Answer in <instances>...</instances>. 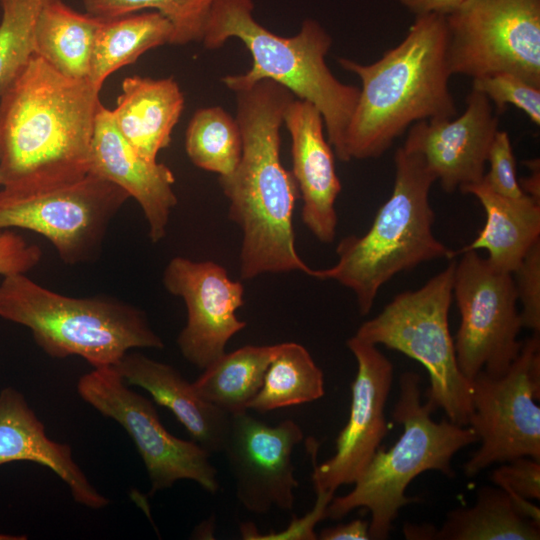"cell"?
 Returning <instances> with one entry per match:
<instances>
[{"instance_id":"22","label":"cell","mask_w":540,"mask_h":540,"mask_svg":"<svg viewBox=\"0 0 540 540\" xmlns=\"http://www.w3.org/2000/svg\"><path fill=\"white\" fill-rule=\"evenodd\" d=\"M184 109V96L172 78L126 77L116 106L110 110L121 135L145 159L157 161L167 148Z\"/></svg>"},{"instance_id":"34","label":"cell","mask_w":540,"mask_h":540,"mask_svg":"<svg viewBox=\"0 0 540 540\" xmlns=\"http://www.w3.org/2000/svg\"><path fill=\"white\" fill-rule=\"evenodd\" d=\"M518 300L522 304L520 312L522 326L540 333V240L526 253L513 273Z\"/></svg>"},{"instance_id":"11","label":"cell","mask_w":540,"mask_h":540,"mask_svg":"<svg viewBox=\"0 0 540 540\" xmlns=\"http://www.w3.org/2000/svg\"><path fill=\"white\" fill-rule=\"evenodd\" d=\"M446 24L451 75L507 72L540 87V0H465Z\"/></svg>"},{"instance_id":"10","label":"cell","mask_w":540,"mask_h":540,"mask_svg":"<svg viewBox=\"0 0 540 540\" xmlns=\"http://www.w3.org/2000/svg\"><path fill=\"white\" fill-rule=\"evenodd\" d=\"M539 398L540 337L533 334L506 373L491 376L481 371L471 380L468 426L481 446L463 465L466 476L519 457L540 461Z\"/></svg>"},{"instance_id":"12","label":"cell","mask_w":540,"mask_h":540,"mask_svg":"<svg viewBox=\"0 0 540 540\" xmlns=\"http://www.w3.org/2000/svg\"><path fill=\"white\" fill-rule=\"evenodd\" d=\"M456 262L453 295L460 313L454 348L458 367L472 380L479 372L501 376L521 352L523 328L513 274L494 268L475 250Z\"/></svg>"},{"instance_id":"1","label":"cell","mask_w":540,"mask_h":540,"mask_svg":"<svg viewBox=\"0 0 540 540\" xmlns=\"http://www.w3.org/2000/svg\"><path fill=\"white\" fill-rule=\"evenodd\" d=\"M242 154L236 169L219 176L229 201V218L242 230L240 274L300 271L316 278L317 269L298 255L293 212L299 189L280 160V128L294 95L271 80L233 92Z\"/></svg>"},{"instance_id":"38","label":"cell","mask_w":540,"mask_h":540,"mask_svg":"<svg viewBox=\"0 0 540 540\" xmlns=\"http://www.w3.org/2000/svg\"><path fill=\"white\" fill-rule=\"evenodd\" d=\"M321 540H369V521L355 519L348 523H340L321 530Z\"/></svg>"},{"instance_id":"27","label":"cell","mask_w":540,"mask_h":540,"mask_svg":"<svg viewBox=\"0 0 540 540\" xmlns=\"http://www.w3.org/2000/svg\"><path fill=\"white\" fill-rule=\"evenodd\" d=\"M539 527L521 516L509 495L499 487H482L470 508H457L447 514L441 540H538Z\"/></svg>"},{"instance_id":"32","label":"cell","mask_w":540,"mask_h":540,"mask_svg":"<svg viewBox=\"0 0 540 540\" xmlns=\"http://www.w3.org/2000/svg\"><path fill=\"white\" fill-rule=\"evenodd\" d=\"M472 89L483 93L492 103L497 115L508 104L522 110L530 120L540 125V87L507 72L472 79Z\"/></svg>"},{"instance_id":"31","label":"cell","mask_w":540,"mask_h":540,"mask_svg":"<svg viewBox=\"0 0 540 540\" xmlns=\"http://www.w3.org/2000/svg\"><path fill=\"white\" fill-rule=\"evenodd\" d=\"M215 0H82L87 14L108 20L153 10L168 19L173 27L171 45L201 42Z\"/></svg>"},{"instance_id":"30","label":"cell","mask_w":540,"mask_h":540,"mask_svg":"<svg viewBox=\"0 0 540 540\" xmlns=\"http://www.w3.org/2000/svg\"><path fill=\"white\" fill-rule=\"evenodd\" d=\"M50 1L0 0V97L35 55L38 18Z\"/></svg>"},{"instance_id":"42","label":"cell","mask_w":540,"mask_h":540,"mask_svg":"<svg viewBox=\"0 0 540 540\" xmlns=\"http://www.w3.org/2000/svg\"><path fill=\"white\" fill-rule=\"evenodd\" d=\"M26 539H27L26 536L0 534V540H26Z\"/></svg>"},{"instance_id":"4","label":"cell","mask_w":540,"mask_h":540,"mask_svg":"<svg viewBox=\"0 0 540 540\" xmlns=\"http://www.w3.org/2000/svg\"><path fill=\"white\" fill-rule=\"evenodd\" d=\"M253 9L252 0H215L212 5L201 41L204 46L217 49L229 38H237L252 57L246 73L227 75L223 83L235 92L271 80L310 102L323 117L335 156L347 162L346 135L360 89L340 82L328 68L325 57L331 36L310 18L292 37L274 34L255 20Z\"/></svg>"},{"instance_id":"13","label":"cell","mask_w":540,"mask_h":540,"mask_svg":"<svg viewBox=\"0 0 540 540\" xmlns=\"http://www.w3.org/2000/svg\"><path fill=\"white\" fill-rule=\"evenodd\" d=\"M77 391L85 402L126 430L143 460L152 494L179 480L194 481L211 494L219 490L211 453L197 442L167 431L153 403L129 389L113 366L94 368L83 375Z\"/></svg>"},{"instance_id":"41","label":"cell","mask_w":540,"mask_h":540,"mask_svg":"<svg viewBox=\"0 0 540 540\" xmlns=\"http://www.w3.org/2000/svg\"><path fill=\"white\" fill-rule=\"evenodd\" d=\"M436 532L433 527L406 525L404 533L407 539H436Z\"/></svg>"},{"instance_id":"16","label":"cell","mask_w":540,"mask_h":540,"mask_svg":"<svg viewBox=\"0 0 540 540\" xmlns=\"http://www.w3.org/2000/svg\"><path fill=\"white\" fill-rule=\"evenodd\" d=\"M346 344L357 362L350 414L336 439L334 455L319 465L313 460L316 492L334 494L340 486L353 484L388 432L385 406L393 382V364L376 345L355 335Z\"/></svg>"},{"instance_id":"20","label":"cell","mask_w":540,"mask_h":540,"mask_svg":"<svg viewBox=\"0 0 540 540\" xmlns=\"http://www.w3.org/2000/svg\"><path fill=\"white\" fill-rule=\"evenodd\" d=\"M19 460L51 469L81 505L100 509L109 504L73 460L70 446L48 438L43 423L23 395L8 387L0 393V466Z\"/></svg>"},{"instance_id":"7","label":"cell","mask_w":540,"mask_h":540,"mask_svg":"<svg viewBox=\"0 0 540 540\" xmlns=\"http://www.w3.org/2000/svg\"><path fill=\"white\" fill-rule=\"evenodd\" d=\"M420 383L415 372L401 375L392 414L403 426L401 436L388 450L377 449L349 493L332 498L326 518L338 520L356 508H366L371 513L370 539H387L400 509L419 501L405 495L410 482L431 470L452 477L453 456L478 441L468 425H457L448 419L433 420V409L427 402L421 403Z\"/></svg>"},{"instance_id":"40","label":"cell","mask_w":540,"mask_h":540,"mask_svg":"<svg viewBox=\"0 0 540 540\" xmlns=\"http://www.w3.org/2000/svg\"><path fill=\"white\" fill-rule=\"evenodd\" d=\"M527 166L532 173L519 182L521 189L536 202L540 203V171L539 159H533L527 162Z\"/></svg>"},{"instance_id":"14","label":"cell","mask_w":540,"mask_h":540,"mask_svg":"<svg viewBox=\"0 0 540 540\" xmlns=\"http://www.w3.org/2000/svg\"><path fill=\"white\" fill-rule=\"evenodd\" d=\"M303 438V430L293 420L271 426L247 411L231 415L222 452L236 497L246 510L266 514L274 507L293 509L299 484L292 454Z\"/></svg>"},{"instance_id":"6","label":"cell","mask_w":540,"mask_h":540,"mask_svg":"<svg viewBox=\"0 0 540 540\" xmlns=\"http://www.w3.org/2000/svg\"><path fill=\"white\" fill-rule=\"evenodd\" d=\"M0 317L29 328L50 357L77 355L94 368L113 366L134 348L164 347L137 307L108 296H65L25 274L1 281Z\"/></svg>"},{"instance_id":"19","label":"cell","mask_w":540,"mask_h":540,"mask_svg":"<svg viewBox=\"0 0 540 540\" xmlns=\"http://www.w3.org/2000/svg\"><path fill=\"white\" fill-rule=\"evenodd\" d=\"M283 124L291 136L292 175L303 200L302 221L321 242L336 236V200L342 186L335 169V154L325 138L320 111L310 102L294 98Z\"/></svg>"},{"instance_id":"3","label":"cell","mask_w":540,"mask_h":540,"mask_svg":"<svg viewBox=\"0 0 540 540\" xmlns=\"http://www.w3.org/2000/svg\"><path fill=\"white\" fill-rule=\"evenodd\" d=\"M446 17L415 16L405 38L368 65L339 58L361 89L345 141L346 161L378 158L411 125L457 115L449 89Z\"/></svg>"},{"instance_id":"25","label":"cell","mask_w":540,"mask_h":540,"mask_svg":"<svg viewBox=\"0 0 540 540\" xmlns=\"http://www.w3.org/2000/svg\"><path fill=\"white\" fill-rule=\"evenodd\" d=\"M172 39L171 23L157 11L102 20L92 49L89 82L100 92L113 72L134 63L150 49L171 45Z\"/></svg>"},{"instance_id":"29","label":"cell","mask_w":540,"mask_h":540,"mask_svg":"<svg viewBox=\"0 0 540 540\" xmlns=\"http://www.w3.org/2000/svg\"><path fill=\"white\" fill-rule=\"evenodd\" d=\"M185 149L195 166L219 176L229 175L242 154L240 127L222 107L201 108L188 124Z\"/></svg>"},{"instance_id":"17","label":"cell","mask_w":540,"mask_h":540,"mask_svg":"<svg viewBox=\"0 0 540 540\" xmlns=\"http://www.w3.org/2000/svg\"><path fill=\"white\" fill-rule=\"evenodd\" d=\"M466 110L457 118L423 120L408 129L406 151L422 158L447 193L480 182L499 115L491 101L474 89L466 97Z\"/></svg>"},{"instance_id":"33","label":"cell","mask_w":540,"mask_h":540,"mask_svg":"<svg viewBox=\"0 0 540 540\" xmlns=\"http://www.w3.org/2000/svg\"><path fill=\"white\" fill-rule=\"evenodd\" d=\"M487 162L490 168L482 180L492 191L511 199H522L527 196L516 178L515 157L506 131H497L489 149Z\"/></svg>"},{"instance_id":"2","label":"cell","mask_w":540,"mask_h":540,"mask_svg":"<svg viewBox=\"0 0 540 540\" xmlns=\"http://www.w3.org/2000/svg\"><path fill=\"white\" fill-rule=\"evenodd\" d=\"M100 92L34 55L0 97V185L49 184L89 172Z\"/></svg>"},{"instance_id":"28","label":"cell","mask_w":540,"mask_h":540,"mask_svg":"<svg viewBox=\"0 0 540 540\" xmlns=\"http://www.w3.org/2000/svg\"><path fill=\"white\" fill-rule=\"evenodd\" d=\"M324 393L323 372L308 350L295 342L280 343L248 409L265 413L313 402Z\"/></svg>"},{"instance_id":"35","label":"cell","mask_w":540,"mask_h":540,"mask_svg":"<svg viewBox=\"0 0 540 540\" xmlns=\"http://www.w3.org/2000/svg\"><path fill=\"white\" fill-rule=\"evenodd\" d=\"M492 481L509 496L540 499V461L519 457L499 466L492 473Z\"/></svg>"},{"instance_id":"37","label":"cell","mask_w":540,"mask_h":540,"mask_svg":"<svg viewBox=\"0 0 540 540\" xmlns=\"http://www.w3.org/2000/svg\"><path fill=\"white\" fill-rule=\"evenodd\" d=\"M41 249L19 234L4 229L0 232V275L26 274L38 265Z\"/></svg>"},{"instance_id":"24","label":"cell","mask_w":540,"mask_h":540,"mask_svg":"<svg viewBox=\"0 0 540 540\" xmlns=\"http://www.w3.org/2000/svg\"><path fill=\"white\" fill-rule=\"evenodd\" d=\"M64 1L53 0L43 7L36 26L35 55L68 78L88 80L102 19L77 12Z\"/></svg>"},{"instance_id":"15","label":"cell","mask_w":540,"mask_h":540,"mask_svg":"<svg viewBox=\"0 0 540 540\" xmlns=\"http://www.w3.org/2000/svg\"><path fill=\"white\" fill-rule=\"evenodd\" d=\"M162 281L187 309L186 325L177 338L179 350L188 362L204 370L226 353L228 341L246 327L236 315L243 305V285L215 262L185 257L170 260Z\"/></svg>"},{"instance_id":"5","label":"cell","mask_w":540,"mask_h":540,"mask_svg":"<svg viewBox=\"0 0 540 540\" xmlns=\"http://www.w3.org/2000/svg\"><path fill=\"white\" fill-rule=\"evenodd\" d=\"M392 193L379 208L369 230L337 245V263L318 270L317 279H332L352 290L358 310L367 315L380 288L397 274L439 258H453L433 233L435 214L429 202L435 176L420 156L396 150Z\"/></svg>"},{"instance_id":"39","label":"cell","mask_w":540,"mask_h":540,"mask_svg":"<svg viewBox=\"0 0 540 540\" xmlns=\"http://www.w3.org/2000/svg\"><path fill=\"white\" fill-rule=\"evenodd\" d=\"M415 16L437 14L447 16L455 11L465 0H398Z\"/></svg>"},{"instance_id":"26","label":"cell","mask_w":540,"mask_h":540,"mask_svg":"<svg viewBox=\"0 0 540 540\" xmlns=\"http://www.w3.org/2000/svg\"><path fill=\"white\" fill-rule=\"evenodd\" d=\"M278 349L279 344L247 345L225 353L206 367L192 386L202 399L230 415L245 412Z\"/></svg>"},{"instance_id":"8","label":"cell","mask_w":540,"mask_h":540,"mask_svg":"<svg viewBox=\"0 0 540 540\" xmlns=\"http://www.w3.org/2000/svg\"><path fill=\"white\" fill-rule=\"evenodd\" d=\"M455 266L451 261L419 289L396 295L355 336L421 363L430 379L426 402L433 411L442 409L452 423L467 426L472 412L471 380L458 367L448 320Z\"/></svg>"},{"instance_id":"21","label":"cell","mask_w":540,"mask_h":540,"mask_svg":"<svg viewBox=\"0 0 540 540\" xmlns=\"http://www.w3.org/2000/svg\"><path fill=\"white\" fill-rule=\"evenodd\" d=\"M113 367L127 385L141 387L170 410L193 441L211 454L222 452L231 415L202 399L174 367L137 352H127Z\"/></svg>"},{"instance_id":"18","label":"cell","mask_w":540,"mask_h":540,"mask_svg":"<svg viewBox=\"0 0 540 540\" xmlns=\"http://www.w3.org/2000/svg\"><path fill=\"white\" fill-rule=\"evenodd\" d=\"M89 171L138 202L152 242L165 237L171 210L177 204L174 174L165 164L142 157L118 131L110 109L102 103L95 119Z\"/></svg>"},{"instance_id":"23","label":"cell","mask_w":540,"mask_h":540,"mask_svg":"<svg viewBox=\"0 0 540 540\" xmlns=\"http://www.w3.org/2000/svg\"><path fill=\"white\" fill-rule=\"evenodd\" d=\"M474 195L484 208L483 228L470 244L453 257L470 250L484 249L496 269L513 274L529 249L540 240V203L530 196L511 199L492 191L481 180L461 190Z\"/></svg>"},{"instance_id":"9","label":"cell","mask_w":540,"mask_h":540,"mask_svg":"<svg viewBox=\"0 0 540 540\" xmlns=\"http://www.w3.org/2000/svg\"><path fill=\"white\" fill-rule=\"evenodd\" d=\"M127 192L92 173L49 184L3 186L0 229L21 228L41 234L69 265L96 259L108 226Z\"/></svg>"},{"instance_id":"36","label":"cell","mask_w":540,"mask_h":540,"mask_svg":"<svg viewBox=\"0 0 540 540\" xmlns=\"http://www.w3.org/2000/svg\"><path fill=\"white\" fill-rule=\"evenodd\" d=\"M316 502L313 508L302 518L294 517L288 528L279 533L260 535L256 527L251 523L240 525L243 539H306L314 540L318 536L314 531L315 525L326 518V510L334 494L328 492H316Z\"/></svg>"}]
</instances>
